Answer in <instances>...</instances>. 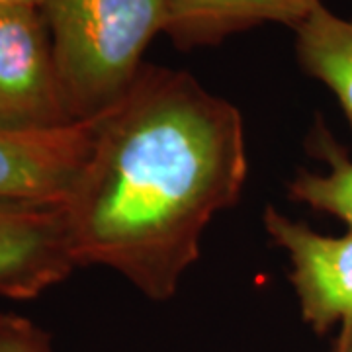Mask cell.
<instances>
[{"label":"cell","mask_w":352,"mask_h":352,"mask_svg":"<svg viewBox=\"0 0 352 352\" xmlns=\"http://www.w3.org/2000/svg\"><path fill=\"white\" fill-rule=\"evenodd\" d=\"M249 173L241 112L186 71L147 65L98 116L92 151L63 201L78 266H104L166 302L215 215Z\"/></svg>","instance_id":"6da1fadb"},{"label":"cell","mask_w":352,"mask_h":352,"mask_svg":"<svg viewBox=\"0 0 352 352\" xmlns=\"http://www.w3.org/2000/svg\"><path fill=\"white\" fill-rule=\"evenodd\" d=\"M53 59L75 122L112 108L145 67L143 55L164 34V0H43Z\"/></svg>","instance_id":"7a4b0ae2"},{"label":"cell","mask_w":352,"mask_h":352,"mask_svg":"<svg viewBox=\"0 0 352 352\" xmlns=\"http://www.w3.org/2000/svg\"><path fill=\"white\" fill-rule=\"evenodd\" d=\"M73 122L41 10L0 8V127L34 131Z\"/></svg>","instance_id":"3957f363"},{"label":"cell","mask_w":352,"mask_h":352,"mask_svg":"<svg viewBox=\"0 0 352 352\" xmlns=\"http://www.w3.org/2000/svg\"><path fill=\"white\" fill-rule=\"evenodd\" d=\"M264 229L288 252L289 282L303 321L323 335L352 319V233L340 237L317 233L274 206H266Z\"/></svg>","instance_id":"277c9868"},{"label":"cell","mask_w":352,"mask_h":352,"mask_svg":"<svg viewBox=\"0 0 352 352\" xmlns=\"http://www.w3.org/2000/svg\"><path fill=\"white\" fill-rule=\"evenodd\" d=\"M75 268L63 204L0 200V296L34 300Z\"/></svg>","instance_id":"5b68a950"},{"label":"cell","mask_w":352,"mask_h":352,"mask_svg":"<svg viewBox=\"0 0 352 352\" xmlns=\"http://www.w3.org/2000/svg\"><path fill=\"white\" fill-rule=\"evenodd\" d=\"M98 116L55 129L0 127V200L63 204L92 151Z\"/></svg>","instance_id":"8992f818"},{"label":"cell","mask_w":352,"mask_h":352,"mask_svg":"<svg viewBox=\"0 0 352 352\" xmlns=\"http://www.w3.org/2000/svg\"><path fill=\"white\" fill-rule=\"evenodd\" d=\"M164 34L178 50L217 45L223 39L263 24L296 30L321 0H164Z\"/></svg>","instance_id":"52a82bcc"},{"label":"cell","mask_w":352,"mask_h":352,"mask_svg":"<svg viewBox=\"0 0 352 352\" xmlns=\"http://www.w3.org/2000/svg\"><path fill=\"white\" fill-rule=\"evenodd\" d=\"M294 32L300 67L335 94L352 126V18L321 4Z\"/></svg>","instance_id":"ba28073f"},{"label":"cell","mask_w":352,"mask_h":352,"mask_svg":"<svg viewBox=\"0 0 352 352\" xmlns=\"http://www.w3.org/2000/svg\"><path fill=\"white\" fill-rule=\"evenodd\" d=\"M323 159L327 161V173H311L302 168L289 182V198L307 204L317 212L339 217L352 233V161L331 141L327 133L317 139Z\"/></svg>","instance_id":"9c48e42d"},{"label":"cell","mask_w":352,"mask_h":352,"mask_svg":"<svg viewBox=\"0 0 352 352\" xmlns=\"http://www.w3.org/2000/svg\"><path fill=\"white\" fill-rule=\"evenodd\" d=\"M0 352H51L50 335L25 317L0 314Z\"/></svg>","instance_id":"30bf717a"},{"label":"cell","mask_w":352,"mask_h":352,"mask_svg":"<svg viewBox=\"0 0 352 352\" xmlns=\"http://www.w3.org/2000/svg\"><path fill=\"white\" fill-rule=\"evenodd\" d=\"M335 352H352V319L340 325L339 337L335 342Z\"/></svg>","instance_id":"8fae6325"},{"label":"cell","mask_w":352,"mask_h":352,"mask_svg":"<svg viewBox=\"0 0 352 352\" xmlns=\"http://www.w3.org/2000/svg\"><path fill=\"white\" fill-rule=\"evenodd\" d=\"M43 0H0V8H41Z\"/></svg>","instance_id":"7c38bea8"}]
</instances>
